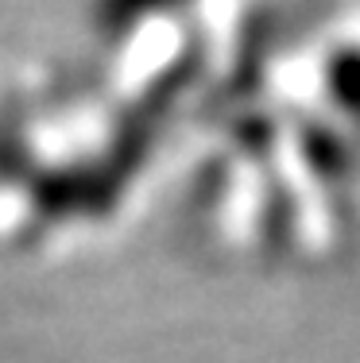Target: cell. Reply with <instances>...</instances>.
<instances>
[{
    "label": "cell",
    "instance_id": "6da1fadb",
    "mask_svg": "<svg viewBox=\"0 0 360 363\" xmlns=\"http://www.w3.org/2000/svg\"><path fill=\"white\" fill-rule=\"evenodd\" d=\"M190 217L248 267H314L360 228V20H271L194 116Z\"/></svg>",
    "mask_w": 360,
    "mask_h": 363
},
{
    "label": "cell",
    "instance_id": "7a4b0ae2",
    "mask_svg": "<svg viewBox=\"0 0 360 363\" xmlns=\"http://www.w3.org/2000/svg\"><path fill=\"white\" fill-rule=\"evenodd\" d=\"M198 105L89 66L0 85V252H70L124 228Z\"/></svg>",
    "mask_w": 360,
    "mask_h": 363
}]
</instances>
